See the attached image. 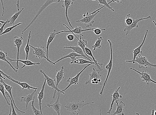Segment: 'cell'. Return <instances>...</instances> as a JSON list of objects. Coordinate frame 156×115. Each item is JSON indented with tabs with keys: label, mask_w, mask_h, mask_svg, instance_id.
<instances>
[{
	"label": "cell",
	"mask_w": 156,
	"mask_h": 115,
	"mask_svg": "<svg viewBox=\"0 0 156 115\" xmlns=\"http://www.w3.org/2000/svg\"><path fill=\"white\" fill-rule=\"evenodd\" d=\"M61 93L60 92H58V98L56 101L55 103L52 104V105H51V103L50 104H48V105L46 106L49 107H52L53 109L57 112L58 115H61L60 112L61 107L62 106V105L59 102Z\"/></svg>",
	"instance_id": "cell-17"
},
{
	"label": "cell",
	"mask_w": 156,
	"mask_h": 115,
	"mask_svg": "<svg viewBox=\"0 0 156 115\" xmlns=\"http://www.w3.org/2000/svg\"><path fill=\"white\" fill-rule=\"evenodd\" d=\"M56 30H54L53 32H51L50 34L49 37L48 39V41H47V46H46V55L47 58L48 59V50L49 46L51 44L52 42L54 40V38H55L56 35Z\"/></svg>",
	"instance_id": "cell-28"
},
{
	"label": "cell",
	"mask_w": 156,
	"mask_h": 115,
	"mask_svg": "<svg viewBox=\"0 0 156 115\" xmlns=\"http://www.w3.org/2000/svg\"><path fill=\"white\" fill-rule=\"evenodd\" d=\"M0 72H1V74H2V75H4L7 78H8L9 79L20 85L22 88L23 90L25 89H27L28 90H30V89H34V90H39L41 89V88L40 89L32 87V86H31L30 85H29L26 82H21L20 81H18L17 80H14V79L12 78L11 77L5 74L4 72H3L1 70H0Z\"/></svg>",
	"instance_id": "cell-8"
},
{
	"label": "cell",
	"mask_w": 156,
	"mask_h": 115,
	"mask_svg": "<svg viewBox=\"0 0 156 115\" xmlns=\"http://www.w3.org/2000/svg\"><path fill=\"white\" fill-rule=\"evenodd\" d=\"M34 100L35 99L32 101L31 105L32 109L33 111L34 115H42L41 111L36 109L35 107L34 106Z\"/></svg>",
	"instance_id": "cell-39"
},
{
	"label": "cell",
	"mask_w": 156,
	"mask_h": 115,
	"mask_svg": "<svg viewBox=\"0 0 156 115\" xmlns=\"http://www.w3.org/2000/svg\"><path fill=\"white\" fill-rule=\"evenodd\" d=\"M136 114L137 115H140L139 113H136Z\"/></svg>",
	"instance_id": "cell-56"
},
{
	"label": "cell",
	"mask_w": 156,
	"mask_h": 115,
	"mask_svg": "<svg viewBox=\"0 0 156 115\" xmlns=\"http://www.w3.org/2000/svg\"><path fill=\"white\" fill-rule=\"evenodd\" d=\"M134 20L130 17V14H129L126 16L125 20V24L126 26H129L131 25L133 22Z\"/></svg>",
	"instance_id": "cell-37"
},
{
	"label": "cell",
	"mask_w": 156,
	"mask_h": 115,
	"mask_svg": "<svg viewBox=\"0 0 156 115\" xmlns=\"http://www.w3.org/2000/svg\"><path fill=\"white\" fill-rule=\"evenodd\" d=\"M87 1H90V0H87ZM91 1H97V2L98 0H91Z\"/></svg>",
	"instance_id": "cell-51"
},
{
	"label": "cell",
	"mask_w": 156,
	"mask_h": 115,
	"mask_svg": "<svg viewBox=\"0 0 156 115\" xmlns=\"http://www.w3.org/2000/svg\"></svg>",
	"instance_id": "cell-59"
},
{
	"label": "cell",
	"mask_w": 156,
	"mask_h": 115,
	"mask_svg": "<svg viewBox=\"0 0 156 115\" xmlns=\"http://www.w3.org/2000/svg\"><path fill=\"white\" fill-rule=\"evenodd\" d=\"M75 36V37L77 38L78 39L79 41L78 42V44L79 46L82 49L83 52H84V54H85V55L87 57H88V58L90 60H92L93 62H94L92 58H90L89 55L87 54L85 50V48L86 47V46L87 45L88 42L86 40H85V39H83L82 38V36H80V38L79 39L78 37H77V36H76L75 34L72 33Z\"/></svg>",
	"instance_id": "cell-18"
},
{
	"label": "cell",
	"mask_w": 156,
	"mask_h": 115,
	"mask_svg": "<svg viewBox=\"0 0 156 115\" xmlns=\"http://www.w3.org/2000/svg\"><path fill=\"white\" fill-rule=\"evenodd\" d=\"M20 0H17V4L16 5L17 6V9L18 10V11H20V9H19V7H20Z\"/></svg>",
	"instance_id": "cell-46"
},
{
	"label": "cell",
	"mask_w": 156,
	"mask_h": 115,
	"mask_svg": "<svg viewBox=\"0 0 156 115\" xmlns=\"http://www.w3.org/2000/svg\"><path fill=\"white\" fill-rule=\"evenodd\" d=\"M105 30H106V29H105L95 28V29L93 30L92 31L94 32V33H95L96 35H98L100 34L102 31Z\"/></svg>",
	"instance_id": "cell-41"
},
{
	"label": "cell",
	"mask_w": 156,
	"mask_h": 115,
	"mask_svg": "<svg viewBox=\"0 0 156 115\" xmlns=\"http://www.w3.org/2000/svg\"><path fill=\"white\" fill-rule=\"evenodd\" d=\"M1 2L2 3V9L3 10V13L2 16H3L4 15L5 12V9L4 6V3H3V0H1Z\"/></svg>",
	"instance_id": "cell-45"
},
{
	"label": "cell",
	"mask_w": 156,
	"mask_h": 115,
	"mask_svg": "<svg viewBox=\"0 0 156 115\" xmlns=\"http://www.w3.org/2000/svg\"><path fill=\"white\" fill-rule=\"evenodd\" d=\"M126 62L131 63L133 64L136 63L139 64V68L140 69H142L146 67L150 68H156V64L151 63L148 61L146 57L141 56L140 54L138 55L135 60H126Z\"/></svg>",
	"instance_id": "cell-2"
},
{
	"label": "cell",
	"mask_w": 156,
	"mask_h": 115,
	"mask_svg": "<svg viewBox=\"0 0 156 115\" xmlns=\"http://www.w3.org/2000/svg\"><path fill=\"white\" fill-rule=\"evenodd\" d=\"M12 104L11 103V105H10V113H9V115H12Z\"/></svg>",
	"instance_id": "cell-47"
},
{
	"label": "cell",
	"mask_w": 156,
	"mask_h": 115,
	"mask_svg": "<svg viewBox=\"0 0 156 115\" xmlns=\"http://www.w3.org/2000/svg\"><path fill=\"white\" fill-rule=\"evenodd\" d=\"M61 0H47L45 2L44 4H43L38 11L37 12V14L34 18L32 20L31 22L29 24L28 26L22 32V34H23L24 33V32L26 31L27 29L30 27L31 25L33 23L37 18L41 16V14L48 6L49 5L52 4L54 3H58L61 2Z\"/></svg>",
	"instance_id": "cell-4"
},
{
	"label": "cell",
	"mask_w": 156,
	"mask_h": 115,
	"mask_svg": "<svg viewBox=\"0 0 156 115\" xmlns=\"http://www.w3.org/2000/svg\"><path fill=\"white\" fill-rule=\"evenodd\" d=\"M7 55H8V53L3 52L2 49L0 50V59L8 63L15 72H17L18 70L13 66L9 61L7 59V57L8 56Z\"/></svg>",
	"instance_id": "cell-30"
},
{
	"label": "cell",
	"mask_w": 156,
	"mask_h": 115,
	"mask_svg": "<svg viewBox=\"0 0 156 115\" xmlns=\"http://www.w3.org/2000/svg\"><path fill=\"white\" fill-rule=\"evenodd\" d=\"M46 82V80L45 78V81L44 82V84H43V86L41 89L40 92H39L38 93V99L39 100V108L40 109V111L42 113V115H43L42 110V100L44 97V90L45 89V85Z\"/></svg>",
	"instance_id": "cell-25"
},
{
	"label": "cell",
	"mask_w": 156,
	"mask_h": 115,
	"mask_svg": "<svg viewBox=\"0 0 156 115\" xmlns=\"http://www.w3.org/2000/svg\"><path fill=\"white\" fill-rule=\"evenodd\" d=\"M92 64H89L87 66H85L84 68V69H83L80 72L78 73L76 76L73 78H69L68 79L67 81V82H69V85L66 88L63 90L62 91L63 92H64L65 91H66L71 86L73 85H76L78 84L79 83V77L80 76V75L90 65H92Z\"/></svg>",
	"instance_id": "cell-9"
},
{
	"label": "cell",
	"mask_w": 156,
	"mask_h": 115,
	"mask_svg": "<svg viewBox=\"0 0 156 115\" xmlns=\"http://www.w3.org/2000/svg\"><path fill=\"white\" fill-rule=\"evenodd\" d=\"M94 103V102L85 103L84 100L81 102L75 101L67 103L65 107L67 111H70L73 114H75L77 111H81L85 106Z\"/></svg>",
	"instance_id": "cell-1"
},
{
	"label": "cell",
	"mask_w": 156,
	"mask_h": 115,
	"mask_svg": "<svg viewBox=\"0 0 156 115\" xmlns=\"http://www.w3.org/2000/svg\"><path fill=\"white\" fill-rule=\"evenodd\" d=\"M40 72L44 75L45 78L46 80V82L47 84L49 87H51L52 89H55V91H54V95L53 96V99H54L55 98L56 96V92H60L61 93H63V94H65V93L62 91L60 90L58 88L56 87V85L55 83V80H54L53 79L50 78L48 75H47L45 73L44 71H43L42 70H41Z\"/></svg>",
	"instance_id": "cell-7"
},
{
	"label": "cell",
	"mask_w": 156,
	"mask_h": 115,
	"mask_svg": "<svg viewBox=\"0 0 156 115\" xmlns=\"http://www.w3.org/2000/svg\"><path fill=\"white\" fill-rule=\"evenodd\" d=\"M8 23H10V22L9 21L7 20L6 21V23L3 24L2 26L1 27V28H0V34H2L3 32H4V31H3V29H4V27L5 25Z\"/></svg>",
	"instance_id": "cell-43"
},
{
	"label": "cell",
	"mask_w": 156,
	"mask_h": 115,
	"mask_svg": "<svg viewBox=\"0 0 156 115\" xmlns=\"http://www.w3.org/2000/svg\"><path fill=\"white\" fill-rule=\"evenodd\" d=\"M148 31H149L148 30H147L146 33L145 34L144 38V40L140 45L139 47H138L133 50V60H135L137 56L140 54H142L143 53V51H141V48L144 45L145 40H146Z\"/></svg>",
	"instance_id": "cell-24"
},
{
	"label": "cell",
	"mask_w": 156,
	"mask_h": 115,
	"mask_svg": "<svg viewBox=\"0 0 156 115\" xmlns=\"http://www.w3.org/2000/svg\"><path fill=\"white\" fill-rule=\"evenodd\" d=\"M14 41L13 42L15 44V46L17 48V60H19V59L20 56V49L21 46L23 44V38L22 37H15L14 38Z\"/></svg>",
	"instance_id": "cell-20"
},
{
	"label": "cell",
	"mask_w": 156,
	"mask_h": 115,
	"mask_svg": "<svg viewBox=\"0 0 156 115\" xmlns=\"http://www.w3.org/2000/svg\"><path fill=\"white\" fill-rule=\"evenodd\" d=\"M75 36L73 34H68L67 35V38L70 41H72L74 40Z\"/></svg>",
	"instance_id": "cell-42"
},
{
	"label": "cell",
	"mask_w": 156,
	"mask_h": 115,
	"mask_svg": "<svg viewBox=\"0 0 156 115\" xmlns=\"http://www.w3.org/2000/svg\"><path fill=\"white\" fill-rule=\"evenodd\" d=\"M30 47L34 49L33 54L36 58L39 59H45L51 65H55V64L54 62H53L49 59H48L47 58L44 46H38L37 47H35L30 44Z\"/></svg>",
	"instance_id": "cell-3"
},
{
	"label": "cell",
	"mask_w": 156,
	"mask_h": 115,
	"mask_svg": "<svg viewBox=\"0 0 156 115\" xmlns=\"http://www.w3.org/2000/svg\"><path fill=\"white\" fill-rule=\"evenodd\" d=\"M125 105V104L122 101H121L119 103L117 104V110L114 111L113 113L111 115H124V108Z\"/></svg>",
	"instance_id": "cell-26"
},
{
	"label": "cell",
	"mask_w": 156,
	"mask_h": 115,
	"mask_svg": "<svg viewBox=\"0 0 156 115\" xmlns=\"http://www.w3.org/2000/svg\"><path fill=\"white\" fill-rule=\"evenodd\" d=\"M31 31H30V33H29V34L28 37V40L27 44L26 45V47H25V53H26V60H27L28 58V57L29 55V53L30 52V39L31 37Z\"/></svg>",
	"instance_id": "cell-33"
},
{
	"label": "cell",
	"mask_w": 156,
	"mask_h": 115,
	"mask_svg": "<svg viewBox=\"0 0 156 115\" xmlns=\"http://www.w3.org/2000/svg\"><path fill=\"white\" fill-rule=\"evenodd\" d=\"M153 22L154 23V24L155 25V26L156 27V23H155V21L154 20L153 21Z\"/></svg>",
	"instance_id": "cell-53"
},
{
	"label": "cell",
	"mask_w": 156,
	"mask_h": 115,
	"mask_svg": "<svg viewBox=\"0 0 156 115\" xmlns=\"http://www.w3.org/2000/svg\"><path fill=\"white\" fill-rule=\"evenodd\" d=\"M85 50L87 54L89 56H91L94 62L95 63V67L97 68V70L98 71L100 72L102 71L103 70L102 67L103 64L102 63H98L97 61L95 60V58H94L92 51L88 47H86L85 48Z\"/></svg>",
	"instance_id": "cell-19"
},
{
	"label": "cell",
	"mask_w": 156,
	"mask_h": 115,
	"mask_svg": "<svg viewBox=\"0 0 156 115\" xmlns=\"http://www.w3.org/2000/svg\"><path fill=\"white\" fill-rule=\"evenodd\" d=\"M1 82L2 83L3 85H4L5 86V88L7 92H8L9 93V94L11 96V98L12 102L13 103V105L14 106H15L16 108V109L20 111V112L22 114H25V113L24 111H21L16 106L15 102H14V98H13V96L12 94V89H13L12 86V85H10L8 84H7L5 82H4V81L3 80V78H1Z\"/></svg>",
	"instance_id": "cell-16"
},
{
	"label": "cell",
	"mask_w": 156,
	"mask_h": 115,
	"mask_svg": "<svg viewBox=\"0 0 156 115\" xmlns=\"http://www.w3.org/2000/svg\"><path fill=\"white\" fill-rule=\"evenodd\" d=\"M122 1V0H111L110 2L108 3V4L109 5L111 3L116 2L118 3H122V4L124 5V3H123L121 2Z\"/></svg>",
	"instance_id": "cell-44"
},
{
	"label": "cell",
	"mask_w": 156,
	"mask_h": 115,
	"mask_svg": "<svg viewBox=\"0 0 156 115\" xmlns=\"http://www.w3.org/2000/svg\"><path fill=\"white\" fill-rule=\"evenodd\" d=\"M92 83L93 84H95V82L94 81L92 82Z\"/></svg>",
	"instance_id": "cell-52"
},
{
	"label": "cell",
	"mask_w": 156,
	"mask_h": 115,
	"mask_svg": "<svg viewBox=\"0 0 156 115\" xmlns=\"http://www.w3.org/2000/svg\"><path fill=\"white\" fill-rule=\"evenodd\" d=\"M76 115H79V113H77Z\"/></svg>",
	"instance_id": "cell-57"
},
{
	"label": "cell",
	"mask_w": 156,
	"mask_h": 115,
	"mask_svg": "<svg viewBox=\"0 0 156 115\" xmlns=\"http://www.w3.org/2000/svg\"><path fill=\"white\" fill-rule=\"evenodd\" d=\"M100 115H101V110H100Z\"/></svg>",
	"instance_id": "cell-54"
},
{
	"label": "cell",
	"mask_w": 156,
	"mask_h": 115,
	"mask_svg": "<svg viewBox=\"0 0 156 115\" xmlns=\"http://www.w3.org/2000/svg\"><path fill=\"white\" fill-rule=\"evenodd\" d=\"M76 1H77V0H64L63 1L61 2L62 3V7L65 9V16H66L67 20L69 25V26L73 28V29H74V28L72 26L70 22V19L68 17V12L69 9V8L70 5H73V2Z\"/></svg>",
	"instance_id": "cell-13"
},
{
	"label": "cell",
	"mask_w": 156,
	"mask_h": 115,
	"mask_svg": "<svg viewBox=\"0 0 156 115\" xmlns=\"http://www.w3.org/2000/svg\"><path fill=\"white\" fill-rule=\"evenodd\" d=\"M154 115H156V110H155V111H154Z\"/></svg>",
	"instance_id": "cell-55"
},
{
	"label": "cell",
	"mask_w": 156,
	"mask_h": 115,
	"mask_svg": "<svg viewBox=\"0 0 156 115\" xmlns=\"http://www.w3.org/2000/svg\"><path fill=\"white\" fill-rule=\"evenodd\" d=\"M103 40L102 37H100L98 39L95 44L92 47L94 51H95L97 48L100 49L101 47V43Z\"/></svg>",
	"instance_id": "cell-35"
},
{
	"label": "cell",
	"mask_w": 156,
	"mask_h": 115,
	"mask_svg": "<svg viewBox=\"0 0 156 115\" xmlns=\"http://www.w3.org/2000/svg\"><path fill=\"white\" fill-rule=\"evenodd\" d=\"M95 64V63L94 62H92L91 61H90L85 60L83 59H79L78 60H76V61H72L70 64Z\"/></svg>",
	"instance_id": "cell-34"
},
{
	"label": "cell",
	"mask_w": 156,
	"mask_h": 115,
	"mask_svg": "<svg viewBox=\"0 0 156 115\" xmlns=\"http://www.w3.org/2000/svg\"><path fill=\"white\" fill-rule=\"evenodd\" d=\"M151 19V17L150 16H148L147 17L141 18V19H137L134 21L132 24L129 26H126L124 30L125 32H126V35L127 36L130 33V31H131L133 29L139 27V25H138V23L140 21L146 19Z\"/></svg>",
	"instance_id": "cell-14"
},
{
	"label": "cell",
	"mask_w": 156,
	"mask_h": 115,
	"mask_svg": "<svg viewBox=\"0 0 156 115\" xmlns=\"http://www.w3.org/2000/svg\"><path fill=\"white\" fill-rule=\"evenodd\" d=\"M63 25L65 27H66L69 30H64L59 31V32H57V33H56V35L61 33H63V32H71V33H72L79 34L80 36L83 37V36H84V35L82 34L83 32L90 30H93L95 29V28L88 29L87 30H83L81 27L76 26L75 28L73 29V30H70V29L68 27H67L66 25H65V24H64Z\"/></svg>",
	"instance_id": "cell-11"
},
{
	"label": "cell",
	"mask_w": 156,
	"mask_h": 115,
	"mask_svg": "<svg viewBox=\"0 0 156 115\" xmlns=\"http://www.w3.org/2000/svg\"><path fill=\"white\" fill-rule=\"evenodd\" d=\"M22 23H20L16 25H14V26H13L6 28L4 32H3L2 34H0V35L2 36L7 33H9V32L12 31L14 28H15L16 27L19 26L20 25L22 24Z\"/></svg>",
	"instance_id": "cell-36"
},
{
	"label": "cell",
	"mask_w": 156,
	"mask_h": 115,
	"mask_svg": "<svg viewBox=\"0 0 156 115\" xmlns=\"http://www.w3.org/2000/svg\"><path fill=\"white\" fill-rule=\"evenodd\" d=\"M97 2L98 3L99 6H100L101 5H104V6L103 7H101V8L97 9L95 10V11H94L92 13H90V15H91V14L96 13L98 11H99L101 9H103L105 7H106V8L111 10L112 12L115 11V10L112 9V7L110 5L108 4V3L107 2V0H98Z\"/></svg>",
	"instance_id": "cell-31"
},
{
	"label": "cell",
	"mask_w": 156,
	"mask_h": 115,
	"mask_svg": "<svg viewBox=\"0 0 156 115\" xmlns=\"http://www.w3.org/2000/svg\"><path fill=\"white\" fill-rule=\"evenodd\" d=\"M5 86L3 84L1 83L0 84V91L2 93V95L3 96H4V98H5L6 101L7 102V103L9 106L11 105V103H10L8 99H7L6 97L5 96Z\"/></svg>",
	"instance_id": "cell-38"
},
{
	"label": "cell",
	"mask_w": 156,
	"mask_h": 115,
	"mask_svg": "<svg viewBox=\"0 0 156 115\" xmlns=\"http://www.w3.org/2000/svg\"><path fill=\"white\" fill-rule=\"evenodd\" d=\"M1 23H2V24H4L5 23H6V21H3V20H1Z\"/></svg>",
	"instance_id": "cell-49"
},
{
	"label": "cell",
	"mask_w": 156,
	"mask_h": 115,
	"mask_svg": "<svg viewBox=\"0 0 156 115\" xmlns=\"http://www.w3.org/2000/svg\"><path fill=\"white\" fill-rule=\"evenodd\" d=\"M108 42L109 44L110 47L111 58L108 64L106 66V67H105L106 70L108 71V73L106 79L105 81L103 84V87L102 89L101 90V91H100V96H102L103 95L104 89L107 85L108 79L109 77L112 66V57H113V55H112V42L110 40H108Z\"/></svg>",
	"instance_id": "cell-5"
},
{
	"label": "cell",
	"mask_w": 156,
	"mask_h": 115,
	"mask_svg": "<svg viewBox=\"0 0 156 115\" xmlns=\"http://www.w3.org/2000/svg\"><path fill=\"white\" fill-rule=\"evenodd\" d=\"M5 94L7 95V96L9 97V98L11 100V103L12 104V115H17V113H16L15 110L14 109V107L13 106V103L12 102V99L11 98L10 96H9V95L8 94V92H5Z\"/></svg>",
	"instance_id": "cell-40"
},
{
	"label": "cell",
	"mask_w": 156,
	"mask_h": 115,
	"mask_svg": "<svg viewBox=\"0 0 156 115\" xmlns=\"http://www.w3.org/2000/svg\"><path fill=\"white\" fill-rule=\"evenodd\" d=\"M83 57L82 56L79 55L78 54L73 51V52L70 53L68 55L62 57L60 59L58 60L56 62H54V63L56 64L60 61L67 58H70L71 60L72 61H74L76 60V57Z\"/></svg>",
	"instance_id": "cell-27"
},
{
	"label": "cell",
	"mask_w": 156,
	"mask_h": 115,
	"mask_svg": "<svg viewBox=\"0 0 156 115\" xmlns=\"http://www.w3.org/2000/svg\"><path fill=\"white\" fill-rule=\"evenodd\" d=\"M154 109H152V113L151 115H154Z\"/></svg>",
	"instance_id": "cell-48"
},
{
	"label": "cell",
	"mask_w": 156,
	"mask_h": 115,
	"mask_svg": "<svg viewBox=\"0 0 156 115\" xmlns=\"http://www.w3.org/2000/svg\"><path fill=\"white\" fill-rule=\"evenodd\" d=\"M93 71L92 73L89 74V78L87 81L85 82V84L86 85L91 83L92 81L94 79L96 78L98 79H100L101 76V75L100 74V71H98L94 68H93Z\"/></svg>",
	"instance_id": "cell-23"
},
{
	"label": "cell",
	"mask_w": 156,
	"mask_h": 115,
	"mask_svg": "<svg viewBox=\"0 0 156 115\" xmlns=\"http://www.w3.org/2000/svg\"><path fill=\"white\" fill-rule=\"evenodd\" d=\"M24 9V8H23L20 11H18V12H16L12 17H11L8 20L9 21L11 24H13V26H14L16 21L21 13L22 12H23Z\"/></svg>",
	"instance_id": "cell-32"
},
{
	"label": "cell",
	"mask_w": 156,
	"mask_h": 115,
	"mask_svg": "<svg viewBox=\"0 0 156 115\" xmlns=\"http://www.w3.org/2000/svg\"><path fill=\"white\" fill-rule=\"evenodd\" d=\"M120 89V87H119L118 89L115 90L113 94L111 95L112 97V100L111 104V106L109 110L107 112V113L110 114L112 109H113V105L115 102L116 103H118L119 100V99L122 98V96L121 95L119 94V89Z\"/></svg>",
	"instance_id": "cell-15"
},
{
	"label": "cell",
	"mask_w": 156,
	"mask_h": 115,
	"mask_svg": "<svg viewBox=\"0 0 156 115\" xmlns=\"http://www.w3.org/2000/svg\"><path fill=\"white\" fill-rule=\"evenodd\" d=\"M17 115H18V114H17Z\"/></svg>",
	"instance_id": "cell-58"
},
{
	"label": "cell",
	"mask_w": 156,
	"mask_h": 115,
	"mask_svg": "<svg viewBox=\"0 0 156 115\" xmlns=\"http://www.w3.org/2000/svg\"><path fill=\"white\" fill-rule=\"evenodd\" d=\"M1 78H2L3 79H4L5 80H6L5 78L4 77H3L2 76V74H1Z\"/></svg>",
	"instance_id": "cell-50"
},
{
	"label": "cell",
	"mask_w": 156,
	"mask_h": 115,
	"mask_svg": "<svg viewBox=\"0 0 156 115\" xmlns=\"http://www.w3.org/2000/svg\"><path fill=\"white\" fill-rule=\"evenodd\" d=\"M37 90L35 89L34 91L31 93L30 94L28 95L26 97H22L20 100L21 102H25L26 103V110L28 109V104L31 101H33L34 99L36 98V96H35V94Z\"/></svg>",
	"instance_id": "cell-22"
},
{
	"label": "cell",
	"mask_w": 156,
	"mask_h": 115,
	"mask_svg": "<svg viewBox=\"0 0 156 115\" xmlns=\"http://www.w3.org/2000/svg\"><path fill=\"white\" fill-rule=\"evenodd\" d=\"M64 67H61L60 70L57 71V73L56 76V87L58 88V86L59 85L60 82L63 80L64 78Z\"/></svg>",
	"instance_id": "cell-29"
},
{
	"label": "cell",
	"mask_w": 156,
	"mask_h": 115,
	"mask_svg": "<svg viewBox=\"0 0 156 115\" xmlns=\"http://www.w3.org/2000/svg\"><path fill=\"white\" fill-rule=\"evenodd\" d=\"M64 49H71L73 50V51L74 52L78 54L79 55L82 56L83 57H84L86 59L90 61L94 62L92 60L89 59L88 57H87L86 56L84 52H83L82 49L79 46H76L66 47H64Z\"/></svg>",
	"instance_id": "cell-21"
},
{
	"label": "cell",
	"mask_w": 156,
	"mask_h": 115,
	"mask_svg": "<svg viewBox=\"0 0 156 115\" xmlns=\"http://www.w3.org/2000/svg\"><path fill=\"white\" fill-rule=\"evenodd\" d=\"M100 12V10L97 12L96 13L88 15V12L87 14L86 15L85 13L83 15L84 18L80 20H78L76 21V23H84L87 27H89L92 26V25L95 23L94 20V18Z\"/></svg>",
	"instance_id": "cell-6"
},
{
	"label": "cell",
	"mask_w": 156,
	"mask_h": 115,
	"mask_svg": "<svg viewBox=\"0 0 156 115\" xmlns=\"http://www.w3.org/2000/svg\"><path fill=\"white\" fill-rule=\"evenodd\" d=\"M7 59L10 62L16 61V69L17 70H19L20 68V67L19 64V62H21L24 64V66L21 68V69H23V68L25 67V66H29L36 65H40L41 64V63L39 62L37 63H34L31 62V61L30 60H24L20 59L19 60H17L16 59H10V58L8 56L7 57Z\"/></svg>",
	"instance_id": "cell-10"
},
{
	"label": "cell",
	"mask_w": 156,
	"mask_h": 115,
	"mask_svg": "<svg viewBox=\"0 0 156 115\" xmlns=\"http://www.w3.org/2000/svg\"><path fill=\"white\" fill-rule=\"evenodd\" d=\"M130 69L133 70L138 73L142 81L146 82L147 85H149L151 82H153V83L156 84V82L152 79L150 75L146 71L143 70L142 71L140 72L133 68H130Z\"/></svg>",
	"instance_id": "cell-12"
}]
</instances>
